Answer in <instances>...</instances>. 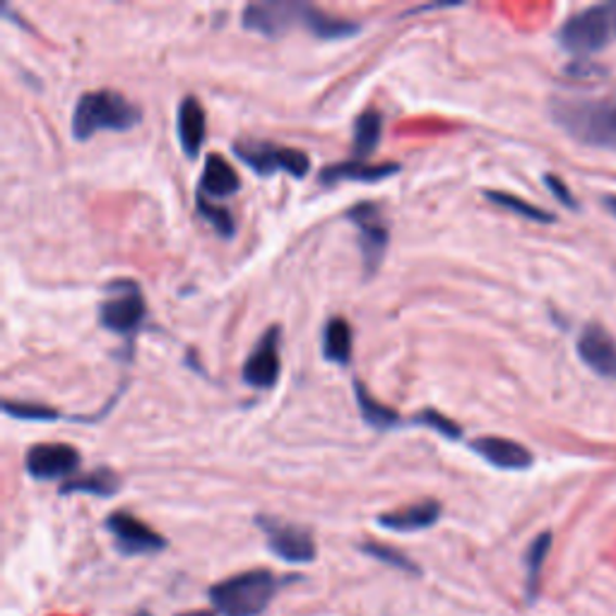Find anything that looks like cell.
Instances as JSON below:
<instances>
[{
    "label": "cell",
    "mask_w": 616,
    "mask_h": 616,
    "mask_svg": "<svg viewBox=\"0 0 616 616\" xmlns=\"http://www.w3.org/2000/svg\"><path fill=\"white\" fill-rule=\"evenodd\" d=\"M3 412L8 414V417L22 419V422H53V419H61L59 410L47 407V405H37V402L3 400Z\"/></svg>",
    "instance_id": "cell-28"
},
{
    "label": "cell",
    "mask_w": 616,
    "mask_h": 616,
    "mask_svg": "<svg viewBox=\"0 0 616 616\" xmlns=\"http://www.w3.org/2000/svg\"><path fill=\"white\" fill-rule=\"evenodd\" d=\"M549 549H552V532H542L535 537L528 552H525V592H528V602H535L537 590H540V576Z\"/></svg>",
    "instance_id": "cell-23"
},
{
    "label": "cell",
    "mask_w": 616,
    "mask_h": 616,
    "mask_svg": "<svg viewBox=\"0 0 616 616\" xmlns=\"http://www.w3.org/2000/svg\"><path fill=\"white\" fill-rule=\"evenodd\" d=\"M257 528L267 537L271 552L287 564H311L316 558V540L311 530L294 523H285L271 518V515H257Z\"/></svg>",
    "instance_id": "cell-9"
},
{
    "label": "cell",
    "mask_w": 616,
    "mask_h": 616,
    "mask_svg": "<svg viewBox=\"0 0 616 616\" xmlns=\"http://www.w3.org/2000/svg\"><path fill=\"white\" fill-rule=\"evenodd\" d=\"M360 549L364 554H368L376 562L386 564L395 570H402V574H412V576H422V568L412 562L407 554H402L400 549L395 546H388V544H380V542H362Z\"/></svg>",
    "instance_id": "cell-25"
},
{
    "label": "cell",
    "mask_w": 616,
    "mask_h": 616,
    "mask_svg": "<svg viewBox=\"0 0 616 616\" xmlns=\"http://www.w3.org/2000/svg\"><path fill=\"white\" fill-rule=\"evenodd\" d=\"M142 121V109L116 89H95L77 99L73 111V138L89 140L102 130H130Z\"/></svg>",
    "instance_id": "cell-2"
},
{
    "label": "cell",
    "mask_w": 616,
    "mask_h": 616,
    "mask_svg": "<svg viewBox=\"0 0 616 616\" xmlns=\"http://www.w3.org/2000/svg\"><path fill=\"white\" fill-rule=\"evenodd\" d=\"M354 395H356V405H360L364 422L372 429L388 431V429H395L402 424L400 414L393 407L384 405V402H378L372 393H368L366 386L362 384L360 378H354Z\"/></svg>",
    "instance_id": "cell-22"
},
{
    "label": "cell",
    "mask_w": 616,
    "mask_h": 616,
    "mask_svg": "<svg viewBox=\"0 0 616 616\" xmlns=\"http://www.w3.org/2000/svg\"><path fill=\"white\" fill-rule=\"evenodd\" d=\"M400 172V164L395 162H384V164H368V162H340L326 166L320 169L318 181L323 186H335L342 181H356V184H374V181H384V178L395 176Z\"/></svg>",
    "instance_id": "cell-17"
},
{
    "label": "cell",
    "mask_w": 616,
    "mask_h": 616,
    "mask_svg": "<svg viewBox=\"0 0 616 616\" xmlns=\"http://www.w3.org/2000/svg\"><path fill=\"white\" fill-rule=\"evenodd\" d=\"M148 320V304L133 279H116L106 287V299L99 304V323L128 342L136 338Z\"/></svg>",
    "instance_id": "cell-5"
},
{
    "label": "cell",
    "mask_w": 616,
    "mask_h": 616,
    "mask_svg": "<svg viewBox=\"0 0 616 616\" xmlns=\"http://www.w3.org/2000/svg\"><path fill=\"white\" fill-rule=\"evenodd\" d=\"M549 114L568 138L616 150V97H554Z\"/></svg>",
    "instance_id": "cell-1"
},
{
    "label": "cell",
    "mask_w": 616,
    "mask_h": 616,
    "mask_svg": "<svg viewBox=\"0 0 616 616\" xmlns=\"http://www.w3.org/2000/svg\"><path fill=\"white\" fill-rule=\"evenodd\" d=\"M121 489V477L109 467H99L92 469L87 475H77L68 481L61 485V494H89V496H99V499H111L114 494H118Z\"/></svg>",
    "instance_id": "cell-19"
},
{
    "label": "cell",
    "mask_w": 616,
    "mask_h": 616,
    "mask_svg": "<svg viewBox=\"0 0 616 616\" xmlns=\"http://www.w3.org/2000/svg\"><path fill=\"white\" fill-rule=\"evenodd\" d=\"M231 150L246 166H251L257 176H275L277 172H285L294 178H304L311 169V160L306 152L282 148V144L275 142L239 140L234 142Z\"/></svg>",
    "instance_id": "cell-7"
},
{
    "label": "cell",
    "mask_w": 616,
    "mask_h": 616,
    "mask_svg": "<svg viewBox=\"0 0 616 616\" xmlns=\"http://www.w3.org/2000/svg\"><path fill=\"white\" fill-rule=\"evenodd\" d=\"M485 198L489 200V203H494V205H499L503 210H508V212H513V215H518L523 219L540 222V224L556 222V217L552 215V212L537 208V205L528 203V200H523V198L513 196V193H503V190H485Z\"/></svg>",
    "instance_id": "cell-24"
},
{
    "label": "cell",
    "mask_w": 616,
    "mask_h": 616,
    "mask_svg": "<svg viewBox=\"0 0 616 616\" xmlns=\"http://www.w3.org/2000/svg\"><path fill=\"white\" fill-rule=\"evenodd\" d=\"M196 210H198L200 217L212 224V229H215L222 239L234 237V229H237V224H234L229 208L212 203V200H208L205 196L196 193Z\"/></svg>",
    "instance_id": "cell-26"
},
{
    "label": "cell",
    "mask_w": 616,
    "mask_h": 616,
    "mask_svg": "<svg viewBox=\"0 0 616 616\" xmlns=\"http://www.w3.org/2000/svg\"><path fill=\"white\" fill-rule=\"evenodd\" d=\"M239 188H241V178L237 169H234V166L224 160L222 154L217 152L208 154L203 174H200V181H198V196H205L208 200L227 198V196L239 193Z\"/></svg>",
    "instance_id": "cell-18"
},
{
    "label": "cell",
    "mask_w": 616,
    "mask_h": 616,
    "mask_svg": "<svg viewBox=\"0 0 616 616\" xmlns=\"http://www.w3.org/2000/svg\"><path fill=\"white\" fill-rule=\"evenodd\" d=\"M178 616H215L212 609H200V612H186V614H178Z\"/></svg>",
    "instance_id": "cell-31"
},
{
    "label": "cell",
    "mask_w": 616,
    "mask_h": 616,
    "mask_svg": "<svg viewBox=\"0 0 616 616\" xmlns=\"http://www.w3.org/2000/svg\"><path fill=\"white\" fill-rule=\"evenodd\" d=\"M279 332L277 326L267 328L261 340H257L255 350L249 354V360L243 362L241 378L246 386L257 388V390H271L279 380V372H282V362H279Z\"/></svg>",
    "instance_id": "cell-12"
},
{
    "label": "cell",
    "mask_w": 616,
    "mask_h": 616,
    "mask_svg": "<svg viewBox=\"0 0 616 616\" xmlns=\"http://www.w3.org/2000/svg\"><path fill=\"white\" fill-rule=\"evenodd\" d=\"M313 10L316 5L299 3V0H265V3H251L243 8L241 25L255 35L277 39L294 27L309 29Z\"/></svg>",
    "instance_id": "cell-6"
},
{
    "label": "cell",
    "mask_w": 616,
    "mask_h": 616,
    "mask_svg": "<svg viewBox=\"0 0 616 616\" xmlns=\"http://www.w3.org/2000/svg\"><path fill=\"white\" fill-rule=\"evenodd\" d=\"M441 515H443L441 503L427 499V501L412 503V506L378 515L376 523L380 525V528H386L390 532H419V530L433 528V525L441 520Z\"/></svg>",
    "instance_id": "cell-16"
},
{
    "label": "cell",
    "mask_w": 616,
    "mask_h": 616,
    "mask_svg": "<svg viewBox=\"0 0 616 616\" xmlns=\"http://www.w3.org/2000/svg\"><path fill=\"white\" fill-rule=\"evenodd\" d=\"M544 184H546V188H549V190H552L554 198L558 200V203H564V205H566V208H570V210H576V208H578L576 198L570 196V190H568V186L562 181V178L554 176V174H546V176H544Z\"/></svg>",
    "instance_id": "cell-29"
},
{
    "label": "cell",
    "mask_w": 616,
    "mask_h": 616,
    "mask_svg": "<svg viewBox=\"0 0 616 616\" xmlns=\"http://www.w3.org/2000/svg\"><path fill=\"white\" fill-rule=\"evenodd\" d=\"M407 427H427L433 429L439 436L448 441H461L463 439V429L461 424H455L453 419H448L445 414L436 412V410H424L419 414H414V417L407 422Z\"/></svg>",
    "instance_id": "cell-27"
},
{
    "label": "cell",
    "mask_w": 616,
    "mask_h": 616,
    "mask_svg": "<svg viewBox=\"0 0 616 616\" xmlns=\"http://www.w3.org/2000/svg\"><path fill=\"white\" fill-rule=\"evenodd\" d=\"M469 448L487 461L491 467L511 469V473H520V469H530L535 463V455L518 441L499 439V436H481L469 443Z\"/></svg>",
    "instance_id": "cell-13"
},
{
    "label": "cell",
    "mask_w": 616,
    "mask_h": 616,
    "mask_svg": "<svg viewBox=\"0 0 616 616\" xmlns=\"http://www.w3.org/2000/svg\"><path fill=\"white\" fill-rule=\"evenodd\" d=\"M205 130H208V118L203 104H200V99L196 95H186L176 109V133L188 160H196L200 150H203Z\"/></svg>",
    "instance_id": "cell-15"
},
{
    "label": "cell",
    "mask_w": 616,
    "mask_h": 616,
    "mask_svg": "<svg viewBox=\"0 0 616 616\" xmlns=\"http://www.w3.org/2000/svg\"><path fill=\"white\" fill-rule=\"evenodd\" d=\"M562 49L574 55H590L616 41V0L580 10L564 22L556 35Z\"/></svg>",
    "instance_id": "cell-4"
},
{
    "label": "cell",
    "mask_w": 616,
    "mask_h": 616,
    "mask_svg": "<svg viewBox=\"0 0 616 616\" xmlns=\"http://www.w3.org/2000/svg\"><path fill=\"white\" fill-rule=\"evenodd\" d=\"M602 205L607 208V210L612 212V215L616 217V196H607V198H604V200H602Z\"/></svg>",
    "instance_id": "cell-30"
},
{
    "label": "cell",
    "mask_w": 616,
    "mask_h": 616,
    "mask_svg": "<svg viewBox=\"0 0 616 616\" xmlns=\"http://www.w3.org/2000/svg\"><path fill=\"white\" fill-rule=\"evenodd\" d=\"M347 219H350L356 231H360V251L364 257V275L372 277L384 263L388 243H390V229L384 217V210L376 203H360L347 210Z\"/></svg>",
    "instance_id": "cell-8"
},
{
    "label": "cell",
    "mask_w": 616,
    "mask_h": 616,
    "mask_svg": "<svg viewBox=\"0 0 616 616\" xmlns=\"http://www.w3.org/2000/svg\"><path fill=\"white\" fill-rule=\"evenodd\" d=\"M104 528L114 537V544L123 556L160 554L166 549V540L160 532H154L150 525H144L140 518L126 511L111 513L104 520Z\"/></svg>",
    "instance_id": "cell-10"
},
{
    "label": "cell",
    "mask_w": 616,
    "mask_h": 616,
    "mask_svg": "<svg viewBox=\"0 0 616 616\" xmlns=\"http://www.w3.org/2000/svg\"><path fill=\"white\" fill-rule=\"evenodd\" d=\"M285 582L287 578H277L265 568H255L215 582L208 590V598L224 616H261L271 607L273 598Z\"/></svg>",
    "instance_id": "cell-3"
},
{
    "label": "cell",
    "mask_w": 616,
    "mask_h": 616,
    "mask_svg": "<svg viewBox=\"0 0 616 616\" xmlns=\"http://www.w3.org/2000/svg\"><path fill=\"white\" fill-rule=\"evenodd\" d=\"M133 616H152V614H150V612H144V609H140L138 614H133Z\"/></svg>",
    "instance_id": "cell-32"
},
{
    "label": "cell",
    "mask_w": 616,
    "mask_h": 616,
    "mask_svg": "<svg viewBox=\"0 0 616 616\" xmlns=\"http://www.w3.org/2000/svg\"><path fill=\"white\" fill-rule=\"evenodd\" d=\"M380 138H384V114H380L378 109L368 106L354 121V130H352L354 160L366 162V156H372L378 150Z\"/></svg>",
    "instance_id": "cell-20"
},
{
    "label": "cell",
    "mask_w": 616,
    "mask_h": 616,
    "mask_svg": "<svg viewBox=\"0 0 616 616\" xmlns=\"http://www.w3.org/2000/svg\"><path fill=\"white\" fill-rule=\"evenodd\" d=\"M352 344H354V335L350 323L340 316H332L326 323V328H323V356L332 364L350 366Z\"/></svg>",
    "instance_id": "cell-21"
},
{
    "label": "cell",
    "mask_w": 616,
    "mask_h": 616,
    "mask_svg": "<svg viewBox=\"0 0 616 616\" xmlns=\"http://www.w3.org/2000/svg\"><path fill=\"white\" fill-rule=\"evenodd\" d=\"M80 453L68 443H37L27 451L25 467L27 475L37 481H68L80 469Z\"/></svg>",
    "instance_id": "cell-11"
},
{
    "label": "cell",
    "mask_w": 616,
    "mask_h": 616,
    "mask_svg": "<svg viewBox=\"0 0 616 616\" xmlns=\"http://www.w3.org/2000/svg\"><path fill=\"white\" fill-rule=\"evenodd\" d=\"M578 356L592 372L616 380V340L598 326H588L578 338Z\"/></svg>",
    "instance_id": "cell-14"
}]
</instances>
